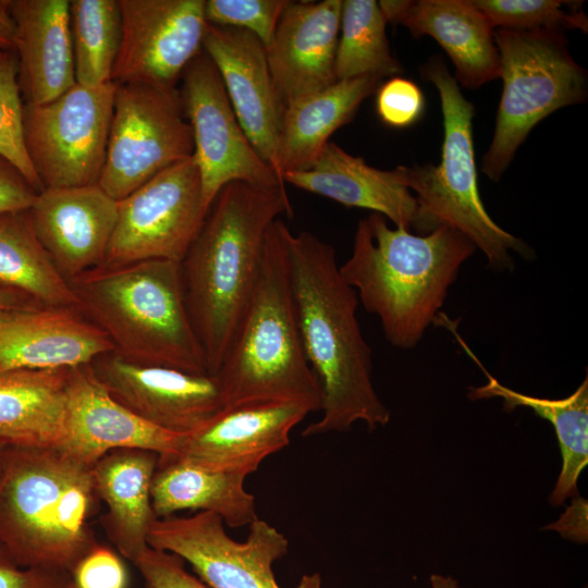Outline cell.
I'll return each instance as SVG.
<instances>
[{
  "mask_svg": "<svg viewBox=\"0 0 588 588\" xmlns=\"http://www.w3.org/2000/svg\"><path fill=\"white\" fill-rule=\"evenodd\" d=\"M289 259L301 341L322 395L321 418L302 434L345 431L356 421L370 430L385 426L390 411L371 381V350L356 316L358 296L343 280L334 248L310 232H291Z\"/></svg>",
  "mask_w": 588,
  "mask_h": 588,
  "instance_id": "1",
  "label": "cell"
},
{
  "mask_svg": "<svg viewBox=\"0 0 588 588\" xmlns=\"http://www.w3.org/2000/svg\"><path fill=\"white\" fill-rule=\"evenodd\" d=\"M281 215L292 216L285 184L235 181L213 200L181 262L189 319L215 375L253 294L265 238Z\"/></svg>",
  "mask_w": 588,
  "mask_h": 588,
  "instance_id": "2",
  "label": "cell"
},
{
  "mask_svg": "<svg viewBox=\"0 0 588 588\" xmlns=\"http://www.w3.org/2000/svg\"><path fill=\"white\" fill-rule=\"evenodd\" d=\"M476 246L458 230L440 224L427 234L390 228L372 212L359 220L343 280L375 314L388 342L414 348L434 322L449 289Z\"/></svg>",
  "mask_w": 588,
  "mask_h": 588,
  "instance_id": "3",
  "label": "cell"
},
{
  "mask_svg": "<svg viewBox=\"0 0 588 588\" xmlns=\"http://www.w3.org/2000/svg\"><path fill=\"white\" fill-rule=\"evenodd\" d=\"M91 466L61 446H7L0 470V546L22 567L71 575L98 544L89 519Z\"/></svg>",
  "mask_w": 588,
  "mask_h": 588,
  "instance_id": "4",
  "label": "cell"
},
{
  "mask_svg": "<svg viewBox=\"0 0 588 588\" xmlns=\"http://www.w3.org/2000/svg\"><path fill=\"white\" fill-rule=\"evenodd\" d=\"M79 313L122 358L210 375L187 311L181 264L100 266L71 280Z\"/></svg>",
  "mask_w": 588,
  "mask_h": 588,
  "instance_id": "5",
  "label": "cell"
},
{
  "mask_svg": "<svg viewBox=\"0 0 588 588\" xmlns=\"http://www.w3.org/2000/svg\"><path fill=\"white\" fill-rule=\"evenodd\" d=\"M269 226L253 294L215 376L226 406L296 401L321 409V389L304 354L293 301L289 237Z\"/></svg>",
  "mask_w": 588,
  "mask_h": 588,
  "instance_id": "6",
  "label": "cell"
},
{
  "mask_svg": "<svg viewBox=\"0 0 588 588\" xmlns=\"http://www.w3.org/2000/svg\"><path fill=\"white\" fill-rule=\"evenodd\" d=\"M420 72L440 96L444 131L441 160L437 166H399L394 169L397 180L415 193L427 233L448 224L483 253L490 269L513 271L511 252L532 259L534 250L494 222L483 206L475 162L474 106L439 56L425 63Z\"/></svg>",
  "mask_w": 588,
  "mask_h": 588,
  "instance_id": "7",
  "label": "cell"
},
{
  "mask_svg": "<svg viewBox=\"0 0 588 588\" xmlns=\"http://www.w3.org/2000/svg\"><path fill=\"white\" fill-rule=\"evenodd\" d=\"M503 81L493 137L481 170L499 181L529 132L546 117L587 97V72L561 30L494 29Z\"/></svg>",
  "mask_w": 588,
  "mask_h": 588,
  "instance_id": "8",
  "label": "cell"
},
{
  "mask_svg": "<svg viewBox=\"0 0 588 588\" xmlns=\"http://www.w3.org/2000/svg\"><path fill=\"white\" fill-rule=\"evenodd\" d=\"M193 154V133L176 87L117 84L100 188L121 200Z\"/></svg>",
  "mask_w": 588,
  "mask_h": 588,
  "instance_id": "9",
  "label": "cell"
},
{
  "mask_svg": "<svg viewBox=\"0 0 588 588\" xmlns=\"http://www.w3.org/2000/svg\"><path fill=\"white\" fill-rule=\"evenodd\" d=\"M114 82L75 84L46 103L24 102L27 155L44 188L98 185L106 161Z\"/></svg>",
  "mask_w": 588,
  "mask_h": 588,
  "instance_id": "10",
  "label": "cell"
},
{
  "mask_svg": "<svg viewBox=\"0 0 588 588\" xmlns=\"http://www.w3.org/2000/svg\"><path fill=\"white\" fill-rule=\"evenodd\" d=\"M207 213L192 156L118 200L117 223L102 266L149 259L181 264Z\"/></svg>",
  "mask_w": 588,
  "mask_h": 588,
  "instance_id": "11",
  "label": "cell"
},
{
  "mask_svg": "<svg viewBox=\"0 0 588 588\" xmlns=\"http://www.w3.org/2000/svg\"><path fill=\"white\" fill-rule=\"evenodd\" d=\"M180 81L179 91L193 133V157L208 211L219 192L231 182L266 187L285 184L248 139L219 72L204 50L186 66Z\"/></svg>",
  "mask_w": 588,
  "mask_h": 588,
  "instance_id": "12",
  "label": "cell"
},
{
  "mask_svg": "<svg viewBox=\"0 0 588 588\" xmlns=\"http://www.w3.org/2000/svg\"><path fill=\"white\" fill-rule=\"evenodd\" d=\"M224 525L210 512L156 518L147 543L189 563L209 588H281L272 566L289 551L286 537L257 517L246 540L240 542L229 536Z\"/></svg>",
  "mask_w": 588,
  "mask_h": 588,
  "instance_id": "13",
  "label": "cell"
},
{
  "mask_svg": "<svg viewBox=\"0 0 588 588\" xmlns=\"http://www.w3.org/2000/svg\"><path fill=\"white\" fill-rule=\"evenodd\" d=\"M122 38L111 81L176 87L203 51L205 0H118Z\"/></svg>",
  "mask_w": 588,
  "mask_h": 588,
  "instance_id": "14",
  "label": "cell"
},
{
  "mask_svg": "<svg viewBox=\"0 0 588 588\" xmlns=\"http://www.w3.org/2000/svg\"><path fill=\"white\" fill-rule=\"evenodd\" d=\"M89 366L106 391L122 406L166 431L186 436L225 407L215 375L128 362L114 352Z\"/></svg>",
  "mask_w": 588,
  "mask_h": 588,
  "instance_id": "15",
  "label": "cell"
},
{
  "mask_svg": "<svg viewBox=\"0 0 588 588\" xmlns=\"http://www.w3.org/2000/svg\"><path fill=\"white\" fill-rule=\"evenodd\" d=\"M315 408L296 401H256L222 408L183 436L176 458L213 471L247 477L289 445L290 433Z\"/></svg>",
  "mask_w": 588,
  "mask_h": 588,
  "instance_id": "16",
  "label": "cell"
},
{
  "mask_svg": "<svg viewBox=\"0 0 588 588\" xmlns=\"http://www.w3.org/2000/svg\"><path fill=\"white\" fill-rule=\"evenodd\" d=\"M27 216L38 241L70 282L103 265L118 200L98 185L47 187L38 193Z\"/></svg>",
  "mask_w": 588,
  "mask_h": 588,
  "instance_id": "17",
  "label": "cell"
},
{
  "mask_svg": "<svg viewBox=\"0 0 588 588\" xmlns=\"http://www.w3.org/2000/svg\"><path fill=\"white\" fill-rule=\"evenodd\" d=\"M203 50L217 68L248 139L275 171L285 109L272 82L266 47L247 30L208 23Z\"/></svg>",
  "mask_w": 588,
  "mask_h": 588,
  "instance_id": "18",
  "label": "cell"
},
{
  "mask_svg": "<svg viewBox=\"0 0 588 588\" xmlns=\"http://www.w3.org/2000/svg\"><path fill=\"white\" fill-rule=\"evenodd\" d=\"M342 0L290 1L266 47L272 82L284 109L338 82L335 58Z\"/></svg>",
  "mask_w": 588,
  "mask_h": 588,
  "instance_id": "19",
  "label": "cell"
},
{
  "mask_svg": "<svg viewBox=\"0 0 588 588\" xmlns=\"http://www.w3.org/2000/svg\"><path fill=\"white\" fill-rule=\"evenodd\" d=\"M183 436L160 429L118 403L89 364L72 367L68 383V434L61 448L93 466L110 451L139 449L176 454Z\"/></svg>",
  "mask_w": 588,
  "mask_h": 588,
  "instance_id": "20",
  "label": "cell"
},
{
  "mask_svg": "<svg viewBox=\"0 0 588 588\" xmlns=\"http://www.w3.org/2000/svg\"><path fill=\"white\" fill-rule=\"evenodd\" d=\"M112 351L107 335L78 309H0V375L77 367Z\"/></svg>",
  "mask_w": 588,
  "mask_h": 588,
  "instance_id": "21",
  "label": "cell"
},
{
  "mask_svg": "<svg viewBox=\"0 0 588 588\" xmlns=\"http://www.w3.org/2000/svg\"><path fill=\"white\" fill-rule=\"evenodd\" d=\"M391 24H401L416 38L432 37L455 66L458 85L476 89L500 77L494 28L471 0L379 1Z\"/></svg>",
  "mask_w": 588,
  "mask_h": 588,
  "instance_id": "22",
  "label": "cell"
},
{
  "mask_svg": "<svg viewBox=\"0 0 588 588\" xmlns=\"http://www.w3.org/2000/svg\"><path fill=\"white\" fill-rule=\"evenodd\" d=\"M284 183L330 198L345 207L369 209L395 226L427 234L414 194L395 170H379L329 142L315 163L305 171L286 172Z\"/></svg>",
  "mask_w": 588,
  "mask_h": 588,
  "instance_id": "23",
  "label": "cell"
},
{
  "mask_svg": "<svg viewBox=\"0 0 588 588\" xmlns=\"http://www.w3.org/2000/svg\"><path fill=\"white\" fill-rule=\"evenodd\" d=\"M68 0H9L24 102L40 105L76 84Z\"/></svg>",
  "mask_w": 588,
  "mask_h": 588,
  "instance_id": "24",
  "label": "cell"
},
{
  "mask_svg": "<svg viewBox=\"0 0 588 588\" xmlns=\"http://www.w3.org/2000/svg\"><path fill=\"white\" fill-rule=\"evenodd\" d=\"M159 454L148 450L119 449L91 466L97 497L107 506L106 531L120 554L131 562L148 547L147 537L157 518L151 483Z\"/></svg>",
  "mask_w": 588,
  "mask_h": 588,
  "instance_id": "25",
  "label": "cell"
},
{
  "mask_svg": "<svg viewBox=\"0 0 588 588\" xmlns=\"http://www.w3.org/2000/svg\"><path fill=\"white\" fill-rule=\"evenodd\" d=\"M71 368L0 375V439L9 445L60 446L68 434Z\"/></svg>",
  "mask_w": 588,
  "mask_h": 588,
  "instance_id": "26",
  "label": "cell"
},
{
  "mask_svg": "<svg viewBox=\"0 0 588 588\" xmlns=\"http://www.w3.org/2000/svg\"><path fill=\"white\" fill-rule=\"evenodd\" d=\"M381 78L362 76L330 87L289 106L283 115L275 172L305 171L318 159L330 136L347 124L360 103L377 91Z\"/></svg>",
  "mask_w": 588,
  "mask_h": 588,
  "instance_id": "27",
  "label": "cell"
},
{
  "mask_svg": "<svg viewBox=\"0 0 588 588\" xmlns=\"http://www.w3.org/2000/svg\"><path fill=\"white\" fill-rule=\"evenodd\" d=\"M245 479L243 475L197 467L172 454L159 455L151 483L154 513L162 518L184 510L210 512L229 527L249 526L258 516Z\"/></svg>",
  "mask_w": 588,
  "mask_h": 588,
  "instance_id": "28",
  "label": "cell"
},
{
  "mask_svg": "<svg viewBox=\"0 0 588 588\" xmlns=\"http://www.w3.org/2000/svg\"><path fill=\"white\" fill-rule=\"evenodd\" d=\"M448 330L487 377L486 384L469 388L470 400L500 397L503 400L505 411L518 406L529 407L552 424L560 443L563 464L549 498L550 503L554 506L562 505L567 498L578 495V477L588 463V378L586 377L569 396L560 400L535 397L513 391L487 371L462 339L455 324H450Z\"/></svg>",
  "mask_w": 588,
  "mask_h": 588,
  "instance_id": "29",
  "label": "cell"
},
{
  "mask_svg": "<svg viewBox=\"0 0 588 588\" xmlns=\"http://www.w3.org/2000/svg\"><path fill=\"white\" fill-rule=\"evenodd\" d=\"M0 289L42 307H78L70 283L38 241L27 210L0 215Z\"/></svg>",
  "mask_w": 588,
  "mask_h": 588,
  "instance_id": "30",
  "label": "cell"
},
{
  "mask_svg": "<svg viewBox=\"0 0 588 588\" xmlns=\"http://www.w3.org/2000/svg\"><path fill=\"white\" fill-rule=\"evenodd\" d=\"M69 11L76 83L111 82L122 38L119 1L71 0Z\"/></svg>",
  "mask_w": 588,
  "mask_h": 588,
  "instance_id": "31",
  "label": "cell"
},
{
  "mask_svg": "<svg viewBox=\"0 0 588 588\" xmlns=\"http://www.w3.org/2000/svg\"><path fill=\"white\" fill-rule=\"evenodd\" d=\"M387 21L375 0L342 1L335 58L338 81L362 76L383 78L402 71L385 35Z\"/></svg>",
  "mask_w": 588,
  "mask_h": 588,
  "instance_id": "32",
  "label": "cell"
},
{
  "mask_svg": "<svg viewBox=\"0 0 588 588\" xmlns=\"http://www.w3.org/2000/svg\"><path fill=\"white\" fill-rule=\"evenodd\" d=\"M471 2L494 29L587 32V17L580 7L565 10L575 1L471 0Z\"/></svg>",
  "mask_w": 588,
  "mask_h": 588,
  "instance_id": "33",
  "label": "cell"
},
{
  "mask_svg": "<svg viewBox=\"0 0 588 588\" xmlns=\"http://www.w3.org/2000/svg\"><path fill=\"white\" fill-rule=\"evenodd\" d=\"M23 108L17 56L14 50H0V156L14 164L40 193L44 186L25 147Z\"/></svg>",
  "mask_w": 588,
  "mask_h": 588,
  "instance_id": "34",
  "label": "cell"
},
{
  "mask_svg": "<svg viewBox=\"0 0 588 588\" xmlns=\"http://www.w3.org/2000/svg\"><path fill=\"white\" fill-rule=\"evenodd\" d=\"M287 0H207L205 16L209 24L234 27L254 34L267 47Z\"/></svg>",
  "mask_w": 588,
  "mask_h": 588,
  "instance_id": "35",
  "label": "cell"
},
{
  "mask_svg": "<svg viewBox=\"0 0 588 588\" xmlns=\"http://www.w3.org/2000/svg\"><path fill=\"white\" fill-rule=\"evenodd\" d=\"M376 108L383 123L403 128L420 119L425 110V98L413 81L393 76L378 87Z\"/></svg>",
  "mask_w": 588,
  "mask_h": 588,
  "instance_id": "36",
  "label": "cell"
},
{
  "mask_svg": "<svg viewBox=\"0 0 588 588\" xmlns=\"http://www.w3.org/2000/svg\"><path fill=\"white\" fill-rule=\"evenodd\" d=\"M132 563L138 569L145 588H209L189 574L177 555L147 547Z\"/></svg>",
  "mask_w": 588,
  "mask_h": 588,
  "instance_id": "37",
  "label": "cell"
},
{
  "mask_svg": "<svg viewBox=\"0 0 588 588\" xmlns=\"http://www.w3.org/2000/svg\"><path fill=\"white\" fill-rule=\"evenodd\" d=\"M73 588H126L127 574L114 551L94 547L71 573Z\"/></svg>",
  "mask_w": 588,
  "mask_h": 588,
  "instance_id": "38",
  "label": "cell"
},
{
  "mask_svg": "<svg viewBox=\"0 0 588 588\" xmlns=\"http://www.w3.org/2000/svg\"><path fill=\"white\" fill-rule=\"evenodd\" d=\"M0 588H73V583L68 573L17 565L0 546Z\"/></svg>",
  "mask_w": 588,
  "mask_h": 588,
  "instance_id": "39",
  "label": "cell"
},
{
  "mask_svg": "<svg viewBox=\"0 0 588 588\" xmlns=\"http://www.w3.org/2000/svg\"><path fill=\"white\" fill-rule=\"evenodd\" d=\"M37 195L21 171L0 156V215L28 210Z\"/></svg>",
  "mask_w": 588,
  "mask_h": 588,
  "instance_id": "40",
  "label": "cell"
},
{
  "mask_svg": "<svg viewBox=\"0 0 588 588\" xmlns=\"http://www.w3.org/2000/svg\"><path fill=\"white\" fill-rule=\"evenodd\" d=\"M587 502L583 498L576 495L573 499L572 505L567 509L559 522L548 526L559 530L563 537L572 540L586 542L587 540Z\"/></svg>",
  "mask_w": 588,
  "mask_h": 588,
  "instance_id": "41",
  "label": "cell"
},
{
  "mask_svg": "<svg viewBox=\"0 0 588 588\" xmlns=\"http://www.w3.org/2000/svg\"><path fill=\"white\" fill-rule=\"evenodd\" d=\"M15 33L16 27L9 0H0V50H14Z\"/></svg>",
  "mask_w": 588,
  "mask_h": 588,
  "instance_id": "42",
  "label": "cell"
},
{
  "mask_svg": "<svg viewBox=\"0 0 588 588\" xmlns=\"http://www.w3.org/2000/svg\"><path fill=\"white\" fill-rule=\"evenodd\" d=\"M42 307L12 291L0 289V309Z\"/></svg>",
  "mask_w": 588,
  "mask_h": 588,
  "instance_id": "43",
  "label": "cell"
},
{
  "mask_svg": "<svg viewBox=\"0 0 588 588\" xmlns=\"http://www.w3.org/2000/svg\"><path fill=\"white\" fill-rule=\"evenodd\" d=\"M431 588H464L450 576L433 574L430 577Z\"/></svg>",
  "mask_w": 588,
  "mask_h": 588,
  "instance_id": "44",
  "label": "cell"
},
{
  "mask_svg": "<svg viewBox=\"0 0 588 588\" xmlns=\"http://www.w3.org/2000/svg\"><path fill=\"white\" fill-rule=\"evenodd\" d=\"M296 588H322L321 577L318 573L305 574L301 577Z\"/></svg>",
  "mask_w": 588,
  "mask_h": 588,
  "instance_id": "45",
  "label": "cell"
},
{
  "mask_svg": "<svg viewBox=\"0 0 588 588\" xmlns=\"http://www.w3.org/2000/svg\"><path fill=\"white\" fill-rule=\"evenodd\" d=\"M7 446H8V444L0 439V470H1L2 462H3V455H4V451H5Z\"/></svg>",
  "mask_w": 588,
  "mask_h": 588,
  "instance_id": "46",
  "label": "cell"
}]
</instances>
